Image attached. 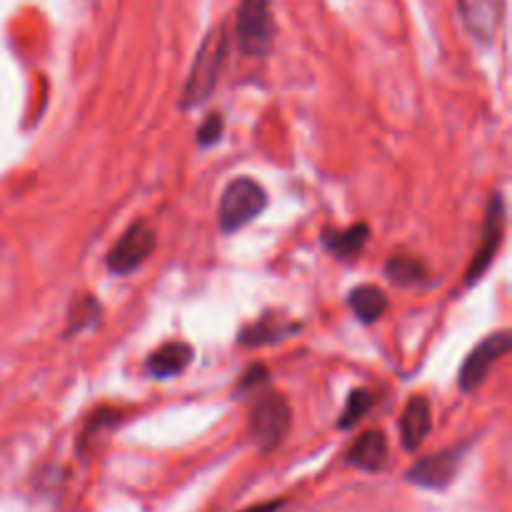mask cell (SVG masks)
Listing matches in <instances>:
<instances>
[{
    "instance_id": "13",
    "label": "cell",
    "mask_w": 512,
    "mask_h": 512,
    "mask_svg": "<svg viewBox=\"0 0 512 512\" xmlns=\"http://www.w3.org/2000/svg\"><path fill=\"white\" fill-rule=\"evenodd\" d=\"M370 228L365 223L350 225L348 230H335L325 228L323 230V245L340 260H350L355 255L363 253V248L368 245Z\"/></svg>"
},
{
    "instance_id": "1",
    "label": "cell",
    "mask_w": 512,
    "mask_h": 512,
    "mask_svg": "<svg viewBox=\"0 0 512 512\" xmlns=\"http://www.w3.org/2000/svg\"><path fill=\"white\" fill-rule=\"evenodd\" d=\"M225 53H228V30L220 25V28H215L203 40L198 55H195L188 83H185L183 90V108H195V105L205 103L210 98V93L218 85V75L220 68H223Z\"/></svg>"
},
{
    "instance_id": "2",
    "label": "cell",
    "mask_w": 512,
    "mask_h": 512,
    "mask_svg": "<svg viewBox=\"0 0 512 512\" xmlns=\"http://www.w3.org/2000/svg\"><path fill=\"white\" fill-rule=\"evenodd\" d=\"M275 20L270 0H243L235 18V40L238 48L250 58H263L273 45Z\"/></svg>"
},
{
    "instance_id": "22",
    "label": "cell",
    "mask_w": 512,
    "mask_h": 512,
    "mask_svg": "<svg viewBox=\"0 0 512 512\" xmlns=\"http://www.w3.org/2000/svg\"><path fill=\"white\" fill-rule=\"evenodd\" d=\"M283 508V503H263V505H255V508L245 510V512H278Z\"/></svg>"
},
{
    "instance_id": "17",
    "label": "cell",
    "mask_w": 512,
    "mask_h": 512,
    "mask_svg": "<svg viewBox=\"0 0 512 512\" xmlns=\"http://www.w3.org/2000/svg\"><path fill=\"white\" fill-rule=\"evenodd\" d=\"M385 275H388L395 285H403L405 288V285H415L420 283V280H425L428 270H425V265L420 263V260L395 255V258H390L388 263H385Z\"/></svg>"
},
{
    "instance_id": "20",
    "label": "cell",
    "mask_w": 512,
    "mask_h": 512,
    "mask_svg": "<svg viewBox=\"0 0 512 512\" xmlns=\"http://www.w3.org/2000/svg\"><path fill=\"white\" fill-rule=\"evenodd\" d=\"M220 135H223V118H220V113H213L208 115V118L203 120V125L198 128V143L213 145L218 143Z\"/></svg>"
},
{
    "instance_id": "3",
    "label": "cell",
    "mask_w": 512,
    "mask_h": 512,
    "mask_svg": "<svg viewBox=\"0 0 512 512\" xmlns=\"http://www.w3.org/2000/svg\"><path fill=\"white\" fill-rule=\"evenodd\" d=\"M268 205L263 185L255 183L253 178H238L225 188L220 198V228L223 233H235L253 223Z\"/></svg>"
},
{
    "instance_id": "6",
    "label": "cell",
    "mask_w": 512,
    "mask_h": 512,
    "mask_svg": "<svg viewBox=\"0 0 512 512\" xmlns=\"http://www.w3.org/2000/svg\"><path fill=\"white\" fill-rule=\"evenodd\" d=\"M510 348L512 338L508 330L488 335V338L465 358L463 368H460V390H463V393H470V390L480 388V385L485 383V378H488L490 368H493Z\"/></svg>"
},
{
    "instance_id": "19",
    "label": "cell",
    "mask_w": 512,
    "mask_h": 512,
    "mask_svg": "<svg viewBox=\"0 0 512 512\" xmlns=\"http://www.w3.org/2000/svg\"><path fill=\"white\" fill-rule=\"evenodd\" d=\"M370 405H373V395H370L368 390H355V393H350L348 405H345L343 415H340V428H353V425L368 413Z\"/></svg>"
},
{
    "instance_id": "4",
    "label": "cell",
    "mask_w": 512,
    "mask_h": 512,
    "mask_svg": "<svg viewBox=\"0 0 512 512\" xmlns=\"http://www.w3.org/2000/svg\"><path fill=\"white\" fill-rule=\"evenodd\" d=\"M250 440L263 453L278 448L290 430V405L283 395L265 393L250 410Z\"/></svg>"
},
{
    "instance_id": "5",
    "label": "cell",
    "mask_w": 512,
    "mask_h": 512,
    "mask_svg": "<svg viewBox=\"0 0 512 512\" xmlns=\"http://www.w3.org/2000/svg\"><path fill=\"white\" fill-rule=\"evenodd\" d=\"M155 248V230L148 220H138L123 233L108 255V270L118 278L130 275L148 260Z\"/></svg>"
},
{
    "instance_id": "14",
    "label": "cell",
    "mask_w": 512,
    "mask_h": 512,
    "mask_svg": "<svg viewBox=\"0 0 512 512\" xmlns=\"http://www.w3.org/2000/svg\"><path fill=\"white\" fill-rule=\"evenodd\" d=\"M293 330V325L283 323V318L263 315L258 323H253L250 328H245L243 333H240V345H245V348H260V345L280 343V340L288 338Z\"/></svg>"
},
{
    "instance_id": "7",
    "label": "cell",
    "mask_w": 512,
    "mask_h": 512,
    "mask_svg": "<svg viewBox=\"0 0 512 512\" xmlns=\"http://www.w3.org/2000/svg\"><path fill=\"white\" fill-rule=\"evenodd\" d=\"M465 445H455V448L440 450V453L430 455V458L418 460L413 468L408 470V480L418 488L425 490H443L450 480L458 473L460 463H463Z\"/></svg>"
},
{
    "instance_id": "21",
    "label": "cell",
    "mask_w": 512,
    "mask_h": 512,
    "mask_svg": "<svg viewBox=\"0 0 512 512\" xmlns=\"http://www.w3.org/2000/svg\"><path fill=\"white\" fill-rule=\"evenodd\" d=\"M268 383V370L263 365H253L248 373L243 375V383H240V390H250V388H258V385Z\"/></svg>"
},
{
    "instance_id": "16",
    "label": "cell",
    "mask_w": 512,
    "mask_h": 512,
    "mask_svg": "<svg viewBox=\"0 0 512 512\" xmlns=\"http://www.w3.org/2000/svg\"><path fill=\"white\" fill-rule=\"evenodd\" d=\"M98 320H100V303L93 298V295H83V298L75 300L73 308H70L65 338L83 333V330L95 328V325H98Z\"/></svg>"
},
{
    "instance_id": "9",
    "label": "cell",
    "mask_w": 512,
    "mask_h": 512,
    "mask_svg": "<svg viewBox=\"0 0 512 512\" xmlns=\"http://www.w3.org/2000/svg\"><path fill=\"white\" fill-rule=\"evenodd\" d=\"M458 8L468 33L478 43H493L503 18V0H458Z\"/></svg>"
},
{
    "instance_id": "8",
    "label": "cell",
    "mask_w": 512,
    "mask_h": 512,
    "mask_svg": "<svg viewBox=\"0 0 512 512\" xmlns=\"http://www.w3.org/2000/svg\"><path fill=\"white\" fill-rule=\"evenodd\" d=\"M503 228H505V205L500 200V195H493L488 203V213H485V225H483V243H480L478 253L473 255V263H470L468 273H465V283L473 285L478 283L480 275L490 268V263L495 260L500 243H503Z\"/></svg>"
},
{
    "instance_id": "11",
    "label": "cell",
    "mask_w": 512,
    "mask_h": 512,
    "mask_svg": "<svg viewBox=\"0 0 512 512\" xmlns=\"http://www.w3.org/2000/svg\"><path fill=\"white\" fill-rule=\"evenodd\" d=\"M348 463L365 473H378L388 463V440L380 430H368L355 440L348 453Z\"/></svg>"
},
{
    "instance_id": "10",
    "label": "cell",
    "mask_w": 512,
    "mask_h": 512,
    "mask_svg": "<svg viewBox=\"0 0 512 512\" xmlns=\"http://www.w3.org/2000/svg\"><path fill=\"white\" fill-rule=\"evenodd\" d=\"M430 428H433V418H430V403L425 398H413L403 410L400 418V435H403V448L408 453L418 450L428 438Z\"/></svg>"
},
{
    "instance_id": "18",
    "label": "cell",
    "mask_w": 512,
    "mask_h": 512,
    "mask_svg": "<svg viewBox=\"0 0 512 512\" xmlns=\"http://www.w3.org/2000/svg\"><path fill=\"white\" fill-rule=\"evenodd\" d=\"M118 420H120L118 410H113V408H100V410H95V413L90 415L88 425H85L83 435H80V443H78L80 455L88 453V448H95V443H98V440H100L98 435L103 433V430L113 428V425L118 423Z\"/></svg>"
},
{
    "instance_id": "12",
    "label": "cell",
    "mask_w": 512,
    "mask_h": 512,
    "mask_svg": "<svg viewBox=\"0 0 512 512\" xmlns=\"http://www.w3.org/2000/svg\"><path fill=\"white\" fill-rule=\"evenodd\" d=\"M193 363V348L188 343H165L148 358V373L155 380H168L185 373V368Z\"/></svg>"
},
{
    "instance_id": "15",
    "label": "cell",
    "mask_w": 512,
    "mask_h": 512,
    "mask_svg": "<svg viewBox=\"0 0 512 512\" xmlns=\"http://www.w3.org/2000/svg\"><path fill=\"white\" fill-rule=\"evenodd\" d=\"M350 308L363 323H375L388 310V298L375 285H360L350 293Z\"/></svg>"
}]
</instances>
